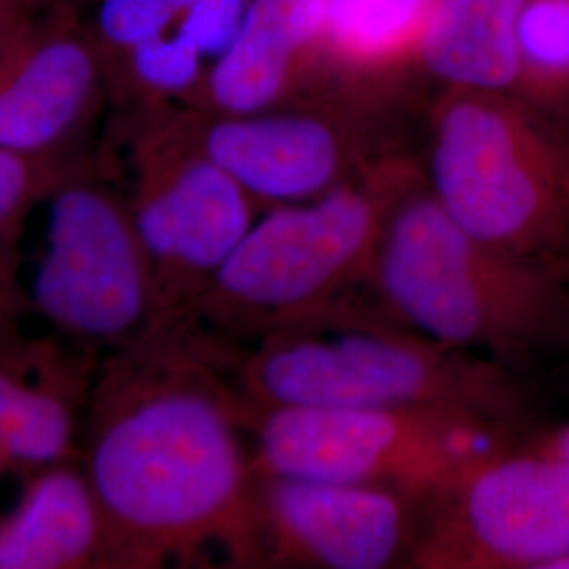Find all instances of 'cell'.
I'll list each match as a JSON object with an SVG mask.
<instances>
[{
  "mask_svg": "<svg viewBox=\"0 0 569 569\" xmlns=\"http://www.w3.org/2000/svg\"><path fill=\"white\" fill-rule=\"evenodd\" d=\"M517 91L555 117L569 110V0H526L517 21Z\"/></svg>",
  "mask_w": 569,
  "mask_h": 569,
  "instance_id": "18",
  "label": "cell"
},
{
  "mask_svg": "<svg viewBox=\"0 0 569 569\" xmlns=\"http://www.w3.org/2000/svg\"><path fill=\"white\" fill-rule=\"evenodd\" d=\"M258 475L382 486L428 500L509 449V420L456 407H277L258 411Z\"/></svg>",
  "mask_w": 569,
  "mask_h": 569,
  "instance_id": "6",
  "label": "cell"
},
{
  "mask_svg": "<svg viewBox=\"0 0 569 569\" xmlns=\"http://www.w3.org/2000/svg\"><path fill=\"white\" fill-rule=\"evenodd\" d=\"M569 555V460L505 449L425 502L409 563L555 569Z\"/></svg>",
  "mask_w": 569,
  "mask_h": 569,
  "instance_id": "9",
  "label": "cell"
},
{
  "mask_svg": "<svg viewBox=\"0 0 569 569\" xmlns=\"http://www.w3.org/2000/svg\"><path fill=\"white\" fill-rule=\"evenodd\" d=\"M529 448L545 451L557 458H566L569 460V425L568 427L557 428L552 432H547L545 437H540L536 443H531Z\"/></svg>",
  "mask_w": 569,
  "mask_h": 569,
  "instance_id": "25",
  "label": "cell"
},
{
  "mask_svg": "<svg viewBox=\"0 0 569 569\" xmlns=\"http://www.w3.org/2000/svg\"><path fill=\"white\" fill-rule=\"evenodd\" d=\"M13 298H16V289H13L11 264H9V258L4 256V251L0 249V329L13 312V306H16Z\"/></svg>",
  "mask_w": 569,
  "mask_h": 569,
  "instance_id": "24",
  "label": "cell"
},
{
  "mask_svg": "<svg viewBox=\"0 0 569 569\" xmlns=\"http://www.w3.org/2000/svg\"><path fill=\"white\" fill-rule=\"evenodd\" d=\"M568 260L483 243L416 186L395 207L371 281L385 312L435 342L512 361L569 342Z\"/></svg>",
  "mask_w": 569,
  "mask_h": 569,
  "instance_id": "2",
  "label": "cell"
},
{
  "mask_svg": "<svg viewBox=\"0 0 569 569\" xmlns=\"http://www.w3.org/2000/svg\"><path fill=\"white\" fill-rule=\"evenodd\" d=\"M321 0H249L224 51L183 103L209 114H253L291 106L321 74Z\"/></svg>",
  "mask_w": 569,
  "mask_h": 569,
  "instance_id": "13",
  "label": "cell"
},
{
  "mask_svg": "<svg viewBox=\"0 0 569 569\" xmlns=\"http://www.w3.org/2000/svg\"><path fill=\"white\" fill-rule=\"evenodd\" d=\"M108 93L100 44L79 2H63L0 53V146L61 157Z\"/></svg>",
  "mask_w": 569,
  "mask_h": 569,
  "instance_id": "12",
  "label": "cell"
},
{
  "mask_svg": "<svg viewBox=\"0 0 569 569\" xmlns=\"http://www.w3.org/2000/svg\"><path fill=\"white\" fill-rule=\"evenodd\" d=\"M425 182L483 243L529 258L569 251V129L515 93L453 89L430 112Z\"/></svg>",
  "mask_w": 569,
  "mask_h": 569,
  "instance_id": "5",
  "label": "cell"
},
{
  "mask_svg": "<svg viewBox=\"0 0 569 569\" xmlns=\"http://www.w3.org/2000/svg\"><path fill=\"white\" fill-rule=\"evenodd\" d=\"M173 30L192 42L204 60H216L234 39L249 0H164Z\"/></svg>",
  "mask_w": 569,
  "mask_h": 569,
  "instance_id": "21",
  "label": "cell"
},
{
  "mask_svg": "<svg viewBox=\"0 0 569 569\" xmlns=\"http://www.w3.org/2000/svg\"><path fill=\"white\" fill-rule=\"evenodd\" d=\"M18 369L9 363H0V468L4 467V420L11 390L18 380Z\"/></svg>",
  "mask_w": 569,
  "mask_h": 569,
  "instance_id": "23",
  "label": "cell"
},
{
  "mask_svg": "<svg viewBox=\"0 0 569 569\" xmlns=\"http://www.w3.org/2000/svg\"><path fill=\"white\" fill-rule=\"evenodd\" d=\"M321 74L359 100L418 66L439 0H321Z\"/></svg>",
  "mask_w": 569,
  "mask_h": 569,
  "instance_id": "15",
  "label": "cell"
},
{
  "mask_svg": "<svg viewBox=\"0 0 569 569\" xmlns=\"http://www.w3.org/2000/svg\"><path fill=\"white\" fill-rule=\"evenodd\" d=\"M425 502L401 489L256 472L262 561L326 569L409 561Z\"/></svg>",
  "mask_w": 569,
  "mask_h": 569,
  "instance_id": "11",
  "label": "cell"
},
{
  "mask_svg": "<svg viewBox=\"0 0 569 569\" xmlns=\"http://www.w3.org/2000/svg\"><path fill=\"white\" fill-rule=\"evenodd\" d=\"M425 182L406 157H373L302 203L270 207L230 253L192 315L237 336L264 338L371 281L395 207Z\"/></svg>",
  "mask_w": 569,
  "mask_h": 569,
  "instance_id": "4",
  "label": "cell"
},
{
  "mask_svg": "<svg viewBox=\"0 0 569 569\" xmlns=\"http://www.w3.org/2000/svg\"><path fill=\"white\" fill-rule=\"evenodd\" d=\"M526 0H439L418 66L453 89L517 91V21Z\"/></svg>",
  "mask_w": 569,
  "mask_h": 569,
  "instance_id": "16",
  "label": "cell"
},
{
  "mask_svg": "<svg viewBox=\"0 0 569 569\" xmlns=\"http://www.w3.org/2000/svg\"><path fill=\"white\" fill-rule=\"evenodd\" d=\"M167 342V333H150L122 348L91 407L84 472L114 566L157 568L209 549L256 566V470L239 439L241 411Z\"/></svg>",
  "mask_w": 569,
  "mask_h": 569,
  "instance_id": "1",
  "label": "cell"
},
{
  "mask_svg": "<svg viewBox=\"0 0 569 569\" xmlns=\"http://www.w3.org/2000/svg\"><path fill=\"white\" fill-rule=\"evenodd\" d=\"M63 2L77 0H0V53Z\"/></svg>",
  "mask_w": 569,
  "mask_h": 569,
  "instance_id": "22",
  "label": "cell"
},
{
  "mask_svg": "<svg viewBox=\"0 0 569 569\" xmlns=\"http://www.w3.org/2000/svg\"><path fill=\"white\" fill-rule=\"evenodd\" d=\"M127 199L152 270L154 331H171L203 296L258 220V203L211 161L178 121L176 106L138 112Z\"/></svg>",
  "mask_w": 569,
  "mask_h": 569,
  "instance_id": "7",
  "label": "cell"
},
{
  "mask_svg": "<svg viewBox=\"0 0 569 569\" xmlns=\"http://www.w3.org/2000/svg\"><path fill=\"white\" fill-rule=\"evenodd\" d=\"M103 561L114 563L108 523L87 472L74 467L41 470L0 519V569H79Z\"/></svg>",
  "mask_w": 569,
  "mask_h": 569,
  "instance_id": "14",
  "label": "cell"
},
{
  "mask_svg": "<svg viewBox=\"0 0 569 569\" xmlns=\"http://www.w3.org/2000/svg\"><path fill=\"white\" fill-rule=\"evenodd\" d=\"M66 380L41 367L18 373L4 420V467L44 470L63 465L77 443V403Z\"/></svg>",
  "mask_w": 569,
  "mask_h": 569,
  "instance_id": "17",
  "label": "cell"
},
{
  "mask_svg": "<svg viewBox=\"0 0 569 569\" xmlns=\"http://www.w3.org/2000/svg\"><path fill=\"white\" fill-rule=\"evenodd\" d=\"M258 411L277 407H456L512 420L498 361L435 342L390 315L340 302L260 338L241 369Z\"/></svg>",
  "mask_w": 569,
  "mask_h": 569,
  "instance_id": "3",
  "label": "cell"
},
{
  "mask_svg": "<svg viewBox=\"0 0 569 569\" xmlns=\"http://www.w3.org/2000/svg\"><path fill=\"white\" fill-rule=\"evenodd\" d=\"M70 176L72 169L61 157H30L0 146V239L13 234L30 207Z\"/></svg>",
  "mask_w": 569,
  "mask_h": 569,
  "instance_id": "20",
  "label": "cell"
},
{
  "mask_svg": "<svg viewBox=\"0 0 569 569\" xmlns=\"http://www.w3.org/2000/svg\"><path fill=\"white\" fill-rule=\"evenodd\" d=\"M555 569H569V555L566 557V559H561Z\"/></svg>",
  "mask_w": 569,
  "mask_h": 569,
  "instance_id": "26",
  "label": "cell"
},
{
  "mask_svg": "<svg viewBox=\"0 0 569 569\" xmlns=\"http://www.w3.org/2000/svg\"><path fill=\"white\" fill-rule=\"evenodd\" d=\"M186 136L258 204L326 194L373 159L357 100L291 103L253 114L176 108Z\"/></svg>",
  "mask_w": 569,
  "mask_h": 569,
  "instance_id": "10",
  "label": "cell"
},
{
  "mask_svg": "<svg viewBox=\"0 0 569 569\" xmlns=\"http://www.w3.org/2000/svg\"><path fill=\"white\" fill-rule=\"evenodd\" d=\"M87 23L110 72L114 63L138 47L171 32L173 13L164 0H96Z\"/></svg>",
  "mask_w": 569,
  "mask_h": 569,
  "instance_id": "19",
  "label": "cell"
},
{
  "mask_svg": "<svg viewBox=\"0 0 569 569\" xmlns=\"http://www.w3.org/2000/svg\"><path fill=\"white\" fill-rule=\"evenodd\" d=\"M32 298L51 326L84 345L127 348L154 331L152 270L124 199L79 173L49 194Z\"/></svg>",
  "mask_w": 569,
  "mask_h": 569,
  "instance_id": "8",
  "label": "cell"
}]
</instances>
